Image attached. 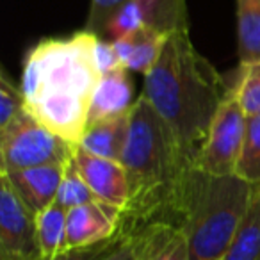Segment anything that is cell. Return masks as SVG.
Instances as JSON below:
<instances>
[{"instance_id": "2", "label": "cell", "mask_w": 260, "mask_h": 260, "mask_svg": "<svg viewBox=\"0 0 260 260\" xmlns=\"http://www.w3.org/2000/svg\"><path fill=\"white\" fill-rule=\"evenodd\" d=\"M121 164L130 185L121 230L136 232L152 223H177L182 189L196 166L143 94L130 109V132Z\"/></svg>"}, {"instance_id": "15", "label": "cell", "mask_w": 260, "mask_h": 260, "mask_svg": "<svg viewBox=\"0 0 260 260\" xmlns=\"http://www.w3.org/2000/svg\"><path fill=\"white\" fill-rule=\"evenodd\" d=\"M221 260H260V185H253L248 210Z\"/></svg>"}, {"instance_id": "3", "label": "cell", "mask_w": 260, "mask_h": 260, "mask_svg": "<svg viewBox=\"0 0 260 260\" xmlns=\"http://www.w3.org/2000/svg\"><path fill=\"white\" fill-rule=\"evenodd\" d=\"M228 91L212 62L194 48L187 29L168 34L160 57L145 75L143 96L196 166L210 123Z\"/></svg>"}, {"instance_id": "26", "label": "cell", "mask_w": 260, "mask_h": 260, "mask_svg": "<svg viewBox=\"0 0 260 260\" xmlns=\"http://www.w3.org/2000/svg\"><path fill=\"white\" fill-rule=\"evenodd\" d=\"M102 260H143L139 234L138 232H125L118 246Z\"/></svg>"}, {"instance_id": "10", "label": "cell", "mask_w": 260, "mask_h": 260, "mask_svg": "<svg viewBox=\"0 0 260 260\" xmlns=\"http://www.w3.org/2000/svg\"><path fill=\"white\" fill-rule=\"evenodd\" d=\"M68 162L47 164V166L29 168V170L13 171V173L2 171V173L8 175L23 203L34 214H40L41 210L48 209L52 203H55Z\"/></svg>"}, {"instance_id": "7", "label": "cell", "mask_w": 260, "mask_h": 260, "mask_svg": "<svg viewBox=\"0 0 260 260\" xmlns=\"http://www.w3.org/2000/svg\"><path fill=\"white\" fill-rule=\"evenodd\" d=\"M36 214L0 171V260H40Z\"/></svg>"}, {"instance_id": "16", "label": "cell", "mask_w": 260, "mask_h": 260, "mask_svg": "<svg viewBox=\"0 0 260 260\" xmlns=\"http://www.w3.org/2000/svg\"><path fill=\"white\" fill-rule=\"evenodd\" d=\"M237 55L241 66L260 62V0H235Z\"/></svg>"}, {"instance_id": "17", "label": "cell", "mask_w": 260, "mask_h": 260, "mask_svg": "<svg viewBox=\"0 0 260 260\" xmlns=\"http://www.w3.org/2000/svg\"><path fill=\"white\" fill-rule=\"evenodd\" d=\"M66 216L68 210L57 203L36 214L38 244L43 260H54L66 251Z\"/></svg>"}, {"instance_id": "20", "label": "cell", "mask_w": 260, "mask_h": 260, "mask_svg": "<svg viewBox=\"0 0 260 260\" xmlns=\"http://www.w3.org/2000/svg\"><path fill=\"white\" fill-rule=\"evenodd\" d=\"M93 202H98L96 196H94V192L91 191V187L86 184L84 177L80 175L75 160L72 159L68 162V166H66L64 177H62L55 203L61 205L64 210H72L75 207L86 205V203H93Z\"/></svg>"}, {"instance_id": "21", "label": "cell", "mask_w": 260, "mask_h": 260, "mask_svg": "<svg viewBox=\"0 0 260 260\" xmlns=\"http://www.w3.org/2000/svg\"><path fill=\"white\" fill-rule=\"evenodd\" d=\"M248 116L260 114V62L241 66V75L232 87Z\"/></svg>"}, {"instance_id": "12", "label": "cell", "mask_w": 260, "mask_h": 260, "mask_svg": "<svg viewBox=\"0 0 260 260\" xmlns=\"http://www.w3.org/2000/svg\"><path fill=\"white\" fill-rule=\"evenodd\" d=\"M130 132V112L98 119L87 125L79 148L91 155L121 162Z\"/></svg>"}, {"instance_id": "23", "label": "cell", "mask_w": 260, "mask_h": 260, "mask_svg": "<svg viewBox=\"0 0 260 260\" xmlns=\"http://www.w3.org/2000/svg\"><path fill=\"white\" fill-rule=\"evenodd\" d=\"M25 111V96L22 93V87L13 84L8 73L2 72V77H0V130L11 125Z\"/></svg>"}, {"instance_id": "4", "label": "cell", "mask_w": 260, "mask_h": 260, "mask_svg": "<svg viewBox=\"0 0 260 260\" xmlns=\"http://www.w3.org/2000/svg\"><path fill=\"white\" fill-rule=\"evenodd\" d=\"M253 185L237 175H210L192 168L177 205L191 260H221L248 210Z\"/></svg>"}, {"instance_id": "9", "label": "cell", "mask_w": 260, "mask_h": 260, "mask_svg": "<svg viewBox=\"0 0 260 260\" xmlns=\"http://www.w3.org/2000/svg\"><path fill=\"white\" fill-rule=\"evenodd\" d=\"M73 160L98 202L125 212L130 202V185L123 164L91 155L79 146L73 153Z\"/></svg>"}, {"instance_id": "18", "label": "cell", "mask_w": 260, "mask_h": 260, "mask_svg": "<svg viewBox=\"0 0 260 260\" xmlns=\"http://www.w3.org/2000/svg\"><path fill=\"white\" fill-rule=\"evenodd\" d=\"M145 15L146 25L164 34L189 29L187 0H136Z\"/></svg>"}, {"instance_id": "6", "label": "cell", "mask_w": 260, "mask_h": 260, "mask_svg": "<svg viewBox=\"0 0 260 260\" xmlns=\"http://www.w3.org/2000/svg\"><path fill=\"white\" fill-rule=\"evenodd\" d=\"M248 128V114L230 87L214 116L196 157V168L210 175H235Z\"/></svg>"}, {"instance_id": "11", "label": "cell", "mask_w": 260, "mask_h": 260, "mask_svg": "<svg viewBox=\"0 0 260 260\" xmlns=\"http://www.w3.org/2000/svg\"><path fill=\"white\" fill-rule=\"evenodd\" d=\"M132 98H134V84L128 75V70L119 68L102 75L91 100L89 123L130 112L136 102Z\"/></svg>"}, {"instance_id": "19", "label": "cell", "mask_w": 260, "mask_h": 260, "mask_svg": "<svg viewBox=\"0 0 260 260\" xmlns=\"http://www.w3.org/2000/svg\"><path fill=\"white\" fill-rule=\"evenodd\" d=\"M235 175L251 185H260V114L248 116V128Z\"/></svg>"}, {"instance_id": "13", "label": "cell", "mask_w": 260, "mask_h": 260, "mask_svg": "<svg viewBox=\"0 0 260 260\" xmlns=\"http://www.w3.org/2000/svg\"><path fill=\"white\" fill-rule=\"evenodd\" d=\"M166 38L168 34L160 32L150 25H145L138 32L130 34L123 40L112 41V43H114L116 52L121 59V64L128 72L146 75L153 68L157 59L160 57Z\"/></svg>"}, {"instance_id": "8", "label": "cell", "mask_w": 260, "mask_h": 260, "mask_svg": "<svg viewBox=\"0 0 260 260\" xmlns=\"http://www.w3.org/2000/svg\"><path fill=\"white\" fill-rule=\"evenodd\" d=\"M123 212L102 202L86 203L68 210L66 249H79L111 241L121 234Z\"/></svg>"}, {"instance_id": "27", "label": "cell", "mask_w": 260, "mask_h": 260, "mask_svg": "<svg viewBox=\"0 0 260 260\" xmlns=\"http://www.w3.org/2000/svg\"><path fill=\"white\" fill-rule=\"evenodd\" d=\"M94 59H96V66L102 75L114 72V70L125 68L121 64V59H119L118 52H116L114 43L104 40V38H98L96 48H94Z\"/></svg>"}, {"instance_id": "22", "label": "cell", "mask_w": 260, "mask_h": 260, "mask_svg": "<svg viewBox=\"0 0 260 260\" xmlns=\"http://www.w3.org/2000/svg\"><path fill=\"white\" fill-rule=\"evenodd\" d=\"M146 25L145 15H143L141 8L138 6L136 0H130L128 4H125L109 22L107 25V32L105 38L109 41H118L123 38L130 36V34L138 32L139 29ZM104 38V40H105Z\"/></svg>"}, {"instance_id": "14", "label": "cell", "mask_w": 260, "mask_h": 260, "mask_svg": "<svg viewBox=\"0 0 260 260\" xmlns=\"http://www.w3.org/2000/svg\"><path fill=\"white\" fill-rule=\"evenodd\" d=\"M141 241L143 260H191L185 234L170 223H152L136 230Z\"/></svg>"}, {"instance_id": "25", "label": "cell", "mask_w": 260, "mask_h": 260, "mask_svg": "<svg viewBox=\"0 0 260 260\" xmlns=\"http://www.w3.org/2000/svg\"><path fill=\"white\" fill-rule=\"evenodd\" d=\"M123 234H125V232H121V234H118L116 237H112L111 241L100 242V244H94V246H87V248L66 249L64 253L55 256L54 260H102L105 255H109V253L118 246ZM40 260H43V258H40Z\"/></svg>"}, {"instance_id": "24", "label": "cell", "mask_w": 260, "mask_h": 260, "mask_svg": "<svg viewBox=\"0 0 260 260\" xmlns=\"http://www.w3.org/2000/svg\"><path fill=\"white\" fill-rule=\"evenodd\" d=\"M130 0H91L89 15L86 20V30L98 38H105L107 25L112 16Z\"/></svg>"}, {"instance_id": "5", "label": "cell", "mask_w": 260, "mask_h": 260, "mask_svg": "<svg viewBox=\"0 0 260 260\" xmlns=\"http://www.w3.org/2000/svg\"><path fill=\"white\" fill-rule=\"evenodd\" d=\"M73 153L75 146L57 138L29 111L0 130V171L6 173L68 162Z\"/></svg>"}, {"instance_id": "1", "label": "cell", "mask_w": 260, "mask_h": 260, "mask_svg": "<svg viewBox=\"0 0 260 260\" xmlns=\"http://www.w3.org/2000/svg\"><path fill=\"white\" fill-rule=\"evenodd\" d=\"M98 36L86 29L70 38L43 40L25 55L22 93L25 107L43 126L79 146L102 73L94 59Z\"/></svg>"}]
</instances>
